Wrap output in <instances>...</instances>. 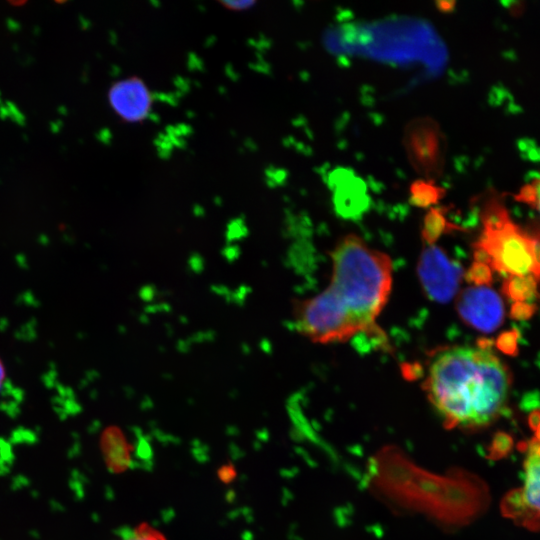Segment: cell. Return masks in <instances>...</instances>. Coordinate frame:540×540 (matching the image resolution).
<instances>
[{"label": "cell", "instance_id": "6da1fadb", "mask_svg": "<svg viewBox=\"0 0 540 540\" xmlns=\"http://www.w3.org/2000/svg\"><path fill=\"white\" fill-rule=\"evenodd\" d=\"M331 259L328 287L296 308L297 330L320 344L345 342L361 333L383 338L376 321L392 287L391 258L347 234L336 243Z\"/></svg>", "mask_w": 540, "mask_h": 540}, {"label": "cell", "instance_id": "7a4b0ae2", "mask_svg": "<svg viewBox=\"0 0 540 540\" xmlns=\"http://www.w3.org/2000/svg\"><path fill=\"white\" fill-rule=\"evenodd\" d=\"M487 344L442 349L429 364L423 388L447 429H482L507 405L511 374Z\"/></svg>", "mask_w": 540, "mask_h": 540}, {"label": "cell", "instance_id": "3957f363", "mask_svg": "<svg viewBox=\"0 0 540 540\" xmlns=\"http://www.w3.org/2000/svg\"><path fill=\"white\" fill-rule=\"evenodd\" d=\"M482 230L474 243L475 261L508 277L533 276L540 283V234L523 229L496 197L481 211Z\"/></svg>", "mask_w": 540, "mask_h": 540}, {"label": "cell", "instance_id": "277c9868", "mask_svg": "<svg viewBox=\"0 0 540 540\" xmlns=\"http://www.w3.org/2000/svg\"><path fill=\"white\" fill-rule=\"evenodd\" d=\"M403 144L410 164L420 175L431 180L441 176L446 158V139L434 119L418 117L408 122Z\"/></svg>", "mask_w": 540, "mask_h": 540}, {"label": "cell", "instance_id": "5b68a950", "mask_svg": "<svg viewBox=\"0 0 540 540\" xmlns=\"http://www.w3.org/2000/svg\"><path fill=\"white\" fill-rule=\"evenodd\" d=\"M501 511L518 526L540 530V442L537 439L527 445L523 484L506 494Z\"/></svg>", "mask_w": 540, "mask_h": 540}, {"label": "cell", "instance_id": "8992f818", "mask_svg": "<svg viewBox=\"0 0 540 540\" xmlns=\"http://www.w3.org/2000/svg\"><path fill=\"white\" fill-rule=\"evenodd\" d=\"M456 309L468 326L485 333L499 328L505 314L501 297L486 285H474L461 291Z\"/></svg>", "mask_w": 540, "mask_h": 540}, {"label": "cell", "instance_id": "52a82bcc", "mask_svg": "<svg viewBox=\"0 0 540 540\" xmlns=\"http://www.w3.org/2000/svg\"><path fill=\"white\" fill-rule=\"evenodd\" d=\"M422 286L428 296L438 302H447L457 292L461 269L438 247H426L417 267Z\"/></svg>", "mask_w": 540, "mask_h": 540}, {"label": "cell", "instance_id": "ba28073f", "mask_svg": "<svg viewBox=\"0 0 540 540\" xmlns=\"http://www.w3.org/2000/svg\"><path fill=\"white\" fill-rule=\"evenodd\" d=\"M108 101L121 120L139 123L151 113L153 96L143 79L131 76L112 84Z\"/></svg>", "mask_w": 540, "mask_h": 540}, {"label": "cell", "instance_id": "9c48e42d", "mask_svg": "<svg viewBox=\"0 0 540 540\" xmlns=\"http://www.w3.org/2000/svg\"><path fill=\"white\" fill-rule=\"evenodd\" d=\"M101 449L107 467L113 473H123L132 463V446L121 429L108 427L101 436Z\"/></svg>", "mask_w": 540, "mask_h": 540}, {"label": "cell", "instance_id": "30bf717a", "mask_svg": "<svg viewBox=\"0 0 540 540\" xmlns=\"http://www.w3.org/2000/svg\"><path fill=\"white\" fill-rule=\"evenodd\" d=\"M445 189L436 185L435 180L418 179L410 185V203L421 208L436 204L444 195Z\"/></svg>", "mask_w": 540, "mask_h": 540}, {"label": "cell", "instance_id": "8fae6325", "mask_svg": "<svg viewBox=\"0 0 540 540\" xmlns=\"http://www.w3.org/2000/svg\"><path fill=\"white\" fill-rule=\"evenodd\" d=\"M538 284L533 276L508 277L504 281L503 292L515 303H527L537 295Z\"/></svg>", "mask_w": 540, "mask_h": 540}, {"label": "cell", "instance_id": "7c38bea8", "mask_svg": "<svg viewBox=\"0 0 540 540\" xmlns=\"http://www.w3.org/2000/svg\"><path fill=\"white\" fill-rule=\"evenodd\" d=\"M449 227H452V225L446 220L444 210L441 208H431L424 218V239L432 244Z\"/></svg>", "mask_w": 540, "mask_h": 540}, {"label": "cell", "instance_id": "4fadbf2b", "mask_svg": "<svg viewBox=\"0 0 540 540\" xmlns=\"http://www.w3.org/2000/svg\"><path fill=\"white\" fill-rule=\"evenodd\" d=\"M516 201L524 203L540 214V176L524 184L514 195Z\"/></svg>", "mask_w": 540, "mask_h": 540}, {"label": "cell", "instance_id": "5bb4252c", "mask_svg": "<svg viewBox=\"0 0 540 540\" xmlns=\"http://www.w3.org/2000/svg\"><path fill=\"white\" fill-rule=\"evenodd\" d=\"M466 279L474 285H487L492 280V270L487 265L475 261L467 271Z\"/></svg>", "mask_w": 540, "mask_h": 540}, {"label": "cell", "instance_id": "9a60e30c", "mask_svg": "<svg viewBox=\"0 0 540 540\" xmlns=\"http://www.w3.org/2000/svg\"><path fill=\"white\" fill-rule=\"evenodd\" d=\"M124 540H166V538L148 523H141Z\"/></svg>", "mask_w": 540, "mask_h": 540}, {"label": "cell", "instance_id": "2e32d148", "mask_svg": "<svg viewBox=\"0 0 540 540\" xmlns=\"http://www.w3.org/2000/svg\"><path fill=\"white\" fill-rule=\"evenodd\" d=\"M518 336L519 333L515 330L507 331L498 337L496 346L504 353L515 355L517 353Z\"/></svg>", "mask_w": 540, "mask_h": 540}, {"label": "cell", "instance_id": "e0dca14e", "mask_svg": "<svg viewBox=\"0 0 540 540\" xmlns=\"http://www.w3.org/2000/svg\"><path fill=\"white\" fill-rule=\"evenodd\" d=\"M217 477L222 483L229 484L237 477V470L233 464H223L217 470Z\"/></svg>", "mask_w": 540, "mask_h": 540}, {"label": "cell", "instance_id": "ac0fdd59", "mask_svg": "<svg viewBox=\"0 0 540 540\" xmlns=\"http://www.w3.org/2000/svg\"><path fill=\"white\" fill-rule=\"evenodd\" d=\"M535 310V307L528 303H514L511 309V315L515 319L529 318Z\"/></svg>", "mask_w": 540, "mask_h": 540}, {"label": "cell", "instance_id": "d6986e66", "mask_svg": "<svg viewBox=\"0 0 540 540\" xmlns=\"http://www.w3.org/2000/svg\"><path fill=\"white\" fill-rule=\"evenodd\" d=\"M224 8L235 11V12H242L250 9L253 7L256 2L251 0H240V1H220L219 2Z\"/></svg>", "mask_w": 540, "mask_h": 540}, {"label": "cell", "instance_id": "ffe728a7", "mask_svg": "<svg viewBox=\"0 0 540 540\" xmlns=\"http://www.w3.org/2000/svg\"><path fill=\"white\" fill-rule=\"evenodd\" d=\"M455 2L454 1H439L436 2L437 8L444 13H449L455 8Z\"/></svg>", "mask_w": 540, "mask_h": 540}, {"label": "cell", "instance_id": "44dd1931", "mask_svg": "<svg viewBox=\"0 0 540 540\" xmlns=\"http://www.w3.org/2000/svg\"><path fill=\"white\" fill-rule=\"evenodd\" d=\"M5 375H6V372H5V366L2 362V360L0 359V388L4 382V379H5Z\"/></svg>", "mask_w": 540, "mask_h": 540}]
</instances>
